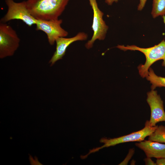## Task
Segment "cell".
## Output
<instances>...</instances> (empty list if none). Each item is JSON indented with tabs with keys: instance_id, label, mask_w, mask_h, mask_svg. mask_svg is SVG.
<instances>
[{
	"instance_id": "cell-1",
	"label": "cell",
	"mask_w": 165,
	"mask_h": 165,
	"mask_svg": "<svg viewBox=\"0 0 165 165\" xmlns=\"http://www.w3.org/2000/svg\"><path fill=\"white\" fill-rule=\"evenodd\" d=\"M69 0H27V7L37 19L49 20L58 19Z\"/></svg>"
},
{
	"instance_id": "cell-2",
	"label": "cell",
	"mask_w": 165,
	"mask_h": 165,
	"mask_svg": "<svg viewBox=\"0 0 165 165\" xmlns=\"http://www.w3.org/2000/svg\"><path fill=\"white\" fill-rule=\"evenodd\" d=\"M116 47L124 51H138L144 54L146 58L145 63L139 65L138 67L139 74L143 78L146 77L148 75L151 66L158 61L163 60L162 65L165 67V40H163L157 45L148 48H141L134 45H118Z\"/></svg>"
},
{
	"instance_id": "cell-3",
	"label": "cell",
	"mask_w": 165,
	"mask_h": 165,
	"mask_svg": "<svg viewBox=\"0 0 165 165\" xmlns=\"http://www.w3.org/2000/svg\"><path fill=\"white\" fill-rule=\"evenodd\" d=\"M158 126L151 127L149 124V120L146 121L145 127L141 130L134 132L127 135L113 138H102L100 142L104 145L102 146L94 148L90 150L89 152L85 155L86 157L91 153L98 151L100 150L105 147L114 146L116 145L127 142H140L144 140L145 138L153 133Z\"/></svg>"
},
{
	"instance_id": "cell-4",
	"label": "cell",
	"mask_w": 165,
	"mask_h": 165,
	"mask_svg": "<svg viewBox=\"0 0 165 165\" xmlns=\"http://www.w3.org/2000/svg\"><path fill=\"white\" fill-rule=\"evenodd\" d=\"M20 39L16 31L6 23H0V58L13 55L19 46Z\"/></svg>"
},
{
	"instance_id": "cell-5",
	"label": "cell",
	"mask_w": 165,
	"mask_h": 165,
	"mask_svg": "<svg viewBox=\"0 0 165 165\" xmlns=\"http://www.w3.org/2000/svg\"><path fill=\"white\" fill-rule=\"evenodd\" d=\"M8 10L0 22L6 23L13 20H20L29 27L35 24L37 19L31 14L26 1L16 2L13 0H5Z\"/></svg>"
},
{
	"instance_id": "cell-6",
	"label": "cell",
	"mask_w": 165,
	"mask_h": 165,
	"mask_svg": "<svg viewBox=\"0 0 165 165\" xmlns=\"http://www.w3.org/2000/svg\"><path fill=\"white\" fill-rule=\"evenodd\" d=\"M89 0L93 12L92 28L94 32L91 39L85 44V47L87 49L92 47L96 40H104L108 28L103 18L104 13L98 8L97 0Z\"/></svg>"
},
{
	"instance_id": "cell-7",
	"label": "cell",
	"mask_w": 165,
	"mask_h": 165,
	"mask_svg": "<svg viewBox=\"0 0 165 165\" xmlns=\"http://www.w3.org/2000/svg\"><path fill=\"white\" fill-rule=\"evenodd\" d=\"M63 20L61 19L49 20L37 19L36 30L41 31L46 35L49 44L53 45L58 38L65 37L68 32L61 26Z\"/></svg>"
},
{
	"instance_id": "cell-8",
	"label": "cell",
	"mask_w": 165,
	"mask_h": 165,
	"mask_svg": "<svg viewBox=\"0 0 165 165\" xmlns=\"http://www.w3.org/2000/svg\"><path fill=\"white\" fill-rule=\"evenodd\" d=\"M146 101L151 110V115L149 120L151 127H154L161 122H165V112L163 102L156 90H151L147 93Z\"/></svg>"
},
{
	"instance_id": "cell-9",
	"label": "cell",
	"mask_w": 165,
	"mask_h": 165,
	"mask_svg": "<svg viewBox=\"0 0 165 165\" xmlns=\"http://www.w3.org/2000/svg\"><path fill=\"white\" fill-rule=\"evenodd\" d=\"M88 35L84 32L78 33L75 36L69 38L64 37L58 38L56 40V48L49 63H51V66L53 65L56 62L62 58L65 55L68 47L73 42L78 41H84L87 39Z\"/></svg>"
},
{
	"instance_id": "cell-10",
	"label": "cell",
	"mask_w": 165,
	"mask_h": 165,
	"mask_svg": "<svg viewBox=\"0 0 165 165\" xmlns=\"http://www.w3.org/2000/svg\"><path fill=\"white\" fill-rule=\"evenodd\" d=\"M135 145L144 152L147 157L165 158V144L148 140L136 143Z\"/></svg>"
},
{
	"instance_id": "cell-11",
	"label": "cell",
	"mask_w": 165,
	"mask_h": 165,
	"mask_svg": "<svg viewBox=\"0 0 165 165\" xmlns=\"http://www.w3.org/2000/svg\"><path fill=\"white\" fill-rule=\"evenodd\" d=\"M148 70V75L146 78L147 80L149 81L152 84L151 90H154L157 87H165V77L157 76L150 67Z\"/></svg>"
},
{
	"instance_id": "cell-12",
	"label": "cell",
	"mask_w": 165,
	"mask_h": 165,
	"mask_svg": "<svg viewBox=\"0 0 165 165\" xmlns=\"http://www.w3.org/2000/svg\"><path fill=\"white\" fill-rule=\"evenodd\" d=\"M151 15L153 18L165 16V0H153Z\"/></svg>"
},
{
	"instance_id": "cell-13",
	"label": "cell",
	"mask_w": 165,
	"mask_h": 165,
	"mask_svg": "<svg viewBox=\"0 0 165 165\" xmlns=\"http://www.w3.org/2000/svg\"><path fill=\"white\" fill-rule=\"evenodd\" d=\"M148 137L149 141L165 143V126H158L155 131Z\"/></svg>"
},
{
	"instance_id": "cell-14",
	"label": "cell",
	"mask_w": 165,
	"mask_h": 165,
	"mask_svg": "<svg viewBox=\"0 0 165 165\" xmlns=\"http://www.w3.org/2000/svg\"><path fill=\"white\" fill-rule=\"evenodd\" d=\"M134 153V148L130 149L127 156L125 159L119 165H127L129 161L131 159Z\"/></svg>"
},
{
	"instance_id": "cell-15",
	"label": "cell",
	"mask_w": 165,
	"mask_h": 165,
	"mask_svg": "<svg viewBox=\"0 0 165 165\" xmlns=\"http://www.w3.org/2000/svg\"><path fill=\"white\" fill-rule=\"evenodd\" d=\"M151 158L147 157L144 160L145 164L146 165H157L156 163L153 161Z\"/></svg>"
},
{
	"instance_id": "cell-16",
	"label": "cell",
	"mask_w": 165,
	"mask_h": 165,
	"mask_svg": "<svg viewBox=\"0 0 165 165\" xmlns=\"http://www.w3.org/2000/svg\"><path fill=\"white\" fill-rule=\"evenodd\" d=\"M147 0H139V2L138 6V10L141 11L145 6Z\"/></svg>"
},
{
	"instance_id": "cell-17",
	"label": "cell",
	"mask_w": 165,
	"mask_h": 165,
	"mask_svg": "<svg viewBox=\"0 0 165 165\" xmlns=\"http://www.w3.org/2000/svg\"><path fill=\"white\" fill-rule=\"evenodd\" d=\"M156 163L157 165H165V158L157 159Z\"/></svg>"
},
{
	"instance_id": "cell-18",
	"label": "cell",
	"mask_w": 165,
	"mask_h": 165,
	"mask_svg": "<svg viewBox=\"0 0 165 165\" xmlns=\"http://www.w3.org/2000/svg\"><path fill=\"white\" fill-rule=\"evenodd\" d=\"M119 0H105V2L108 5H112L114 2H117Z\"/></svg>"
},
{
	"instance_id": "cell-19",
	"label": "cell",
	"mask_w": 165,
	"mask_h": 165,
	"mask_svg": "<svg viewBox=\"0 0 165 165\" xmlns=\"http://www.w3.org/2000/svg\"><path fill=\"white\" fill-rule=\"evenodd\" d=\"M135 161L134 160H132V161L131 162V165H135Z\"/></svg>"
},
{
	"instance_id": "cell-20",
	"label": "cell",
	"mask_w": 165,
	"mask_h": 165,
	"mask_svg": "<svg viewBox=\"0 0 165 165\" xmlns=\"http://www.w3.org/2000/svg\"><path fill=\"white\" fill-rule=\"evenodd\" d=\"M162 18H163V22L165 24V16H162Z\"/></svg>"
}]
</instances>
